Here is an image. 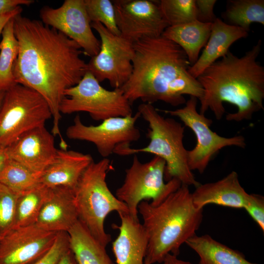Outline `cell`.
<instances>
[{
  "label": "cell",
  "mask_w": 264,
  "mask_h": 264,
  "mask_svg": "<svg viewBox=\"0 0 264 264\" xmlns=\"http://www.w3.org/2000/svg\"><path fill=\"white\" fill-rule=\"evenodd\" d=\"M19 52L13 73L16 83L41 95L51 110V133L67 146L60 130V106L65 91L77 85L88 71L84 53L74 41L41 21L19 14L13 18Z\"/></svg>",
  "instance_id": "obj_1"
},
{
  "label": "cell",
  "mask_w": 264,
  "mask_h": 264,
  "mask_svg": "<svg viewBox=\"0 0 264 264\" xmlns=\"http://www.w3.org/2000/svg\"><path fill=\"white\" fill-rule=\"evenodd\" d=\"M133 45L132 72L120 88L132 104L140 100L177 107L186 103L184 95L202 96V87L188 72L191 65L186 54L175 43L161 35L142 38Z\"/></svg>",
  "instance_id": "obj_2"
},
{
  "label": "cell",
  "mask_w": 264,
  "mask_h": 264,
  "mask_svg": "<svg viewBox=\"0 0 264 264\" xmlns=\"http://www.w3.org/2000/svg\"><path fill=\"white\" fill-rule=\"evenodd\" d=\"M262 42L257 43L238 57L230 50L207 67L197 78L203 89L200 101V113L210 110L218 120L228 102L238 110L226 115L227 121L250 120L253 114L264 110V67L257 60Z\"/></svg>",
  "instance_id": "obj_3"
},
{
  "label": "cell",
  "mask_w": 264,
  "mask_h": 264,
  "mask_svg": "<svg viewBox=\"0 0 264 264\" xmlns=\"http://www.w3.org/2000/svg\"><path fill=\"white\" fill-rule=\"evenodd\" d=\"M138 212L148 238L144 264H160L169 254L177 256L203 219V209L195 206L189 186L184 184L157 206L141 201Z\"/></svg>",
  "instance_id": "obj_4"
},
{
  "label": "cell",
  "mask_w": 264,
  "mask_h": 264,
  "mask_svg": "<svg viewBox=\"0 0 264 264\" xmlns=\"http://www.w3.org/2000/svg\"><path fill=\"white\" fill-rule=\"evenodd\" d=\"M138 111L149 125L148 145L137 149L131 148L129 144L123 145L117 147L113 153L121 156L140 153L154 154L165 161L164 179L168 181L176 178L182 184L198 187L200 183L196 180L189 167L188 150L183 142L185 126L173 118L160 115L152 104H140Z\"/></svg>",
  "instance_id": "obj_5"
},
{
  "label": "cell",
  "mask_w": 264,
  "mask_h": 264,
  "mask_svg": "<svg viewBox=\"0 0 264 264\" xmlns=\"http://www.w3.org/2000/svg\"><path fill=\"white\" fill-rule=\"evenodd\" d=\"M112 170V163L108 158L97 162L93 161L74 190L79 220L105 247L111 241L104 228L107 216L113 211L129 214L126 205L113 195L108 186L107 175Z\"/></svg>",
  "instance_id": "obj_6"
},
{
  "label": "cell",
  "mask_w": 264,
  "mask_h": 264,
  "mask_svg": "<svg viewBox=\"0 0 264 264\" xmlns=\"http://www.w3.org/2000/svg\"><path fill=\"white\" fill-rule=\"evenodd\" d=\"M51 118L49 107L41 95L15 83L5 91L0 108V146L8 147L25 133L45 126Z\"/></svg>",
  "instance_id": "obj_7"
},
{
  "label": "cell",
  "mask_w": 264,
  "mask_h": 264,
  "mask_svg": "<svg viewBox=\"0 0 264 264\" xmlns=\"http://www.w3.org/2000/svg\"><path fill=\"white\" fill-rule=\"evenodd\" d=\"M134 155L131 165L125 170L123 184L116 190L115 196L126 205L130 216L138 220V206L141 201L151 199V204L157 206L182 184L176 178L165 183L166 163L162 158L154 155L143 163Z\"/></svg>",
  "instance_id": "obj_8"
},
{
  "label": "cell",
  "mask_w": 264,
  "mask_h": 264,
  "mask_svg": "<svg viewBox=\"0 0 264 264\" xmlns=\"http://www.w3.org/2000/svg\"><path fill=\"white\" fill-rule=\"evenodd\" d=\"M60 111L63 114L87 112L98 121L132 114V104L120 88L106 89L88 71L77 85L65 91Z\"/></svg>",
  "instance_id": "obj_9"
},
{
  "label": "cell",
  "mask_w": 264,
  "mask_h": 264,
  "mask_svg": "<svg viewBox=\"0 0 264 264\" xmlns=\"http://www.w3.org/2000/svg\"><path fill=\"white\" fill-rule=\"evenodd\" d=\"M197 103L196 97L190 96L184 107L162 111L179 118L195 134L197 144L192 150L187 151L188 164L192 171L197 170L202 174L212 157L220 149L232 146L245 148L246 143L242 135L225 137L212 131L210 128L212 120L198 112Z\"/></svg>",
  "instance_id": "obj_10"
},
{
  "label": "cell",
  "mask_w": 264,
  "mask_h": 264,
  "mask_svg": "<svg viewBox=\"0 0 264 264\" xmlns=\"http://www.w3.org/2000/svg\"><path fill=\"white\" fill-rule=\"evenodd\" d=\"M91 26L100 37V47L87 63L88 71L99 83L108 80L114 89L120 88L132 72L133 43L121 35L112 33L100 23L91 22Z\"/></svg>",
  "instance_id": "obj_11"
},
{
  "label": "cell",
  "mask_w": 264,
  "mask_h": 264,
  "mask_svg": "<svg viewBox=\"0 0 264 264\" xmlns=\"http://www.w3.org/2000/svg\"><path fill=\"white\" fill-rule=\"evenodd\" d=\"M140 117L137 111L134 115L109 118L97 126H88L82 122L78 114L73 124L67 128L66 135L72 140L93 144L100 155L107 158L117 147L130 145L139 140L141 133L136 123Z\"/></svg>",
  "instance_id": "obj_12"
},
{
  "label": "cell",
  "mask_w": 264,
  "mask_h": 264,
  "mask_svg": "<svg viewBox=\"0 0 264 264\" xmlns=\"http://www.w3.org/2000/svg\"><path fill=\"white\" fill-rule=\"evenodd\" d=\"M40 16L44 24L75 42L84 54L92 57L99 52L100 42L92 30L84 0H66L57 8L44 6Z\"/></svg>",
  "instance_id": "obj_13"
},
{
  "label": "cell",
  "mask_w": 264,
  "mask_h": 264,
  "mask_svg": "<svg viewBox=\"0 0 264 264\" xmlns=\"http://www.w3.org/2000/svg\"><path fill=\"white\" fill-rule=\"evenodd\" d=\"M112 2L121 35L133 43L142 38L161 36L169 26L159 1L115 0Z\"/></svg>",
  "instance_id": "obj_14"
},
{
  "label": "cell",
  "mask_w": 264,
  "mask_h": 264,
  "mask_svg": "<svg viewBox=\"0 0 264 264\" xmlns=\"http://www.w3.org/2000/svg\"><path fill=\"white\" fill-rule=\"evenodd\" d=\"M57 234L36 223L11 228L0 235V264H33L50 249Z\"/></svg>",
  "instance_id": "obj_15"
},
{
  "label": "cell",
  "mask_w": 264,
  "mask_h": 264,
  "mask_svg": "<svg viewBox=\"0 0 264 264\" xmlns=\"http://www.w3.org/2000/svg\"><path fill=\"white\" fill-rule=\"evenodd\" d=\"M6 151L8 158L40 176L53 161L57 149L54 136L43 126L22 134Z\"/></svg>",
  "instance_id": "obj_16"
},
{
  "label": "cell",
  "mask_w": 264,
  "mask_h": 264,
  "mask_svg": "<svg viewBox=\"0 0 264 264\" xmlns=\"http://www.w3.org/2000/svg\"><path fill=\"white\" fill-rule=\"evenodd\" d=\"M48 189L36 224L48 231L67 232L79 220L74 190L65 187Z\"/></svg>",
  "instance_id": "obj_17"
},
{
  "label": "cell",
  "mask_w": 264,
  "mask_h": 264,
  "mask_svg": "<svg viewBox=\"0 0 264 264\" xmlns=\"http://www.w3.org/2000/svg\"><path fill=\"white\" fill-rule=\"evenodd\" d=\"M93 161L89 154L57 149L52 162L40 175V183L48 188L65 187L74 190L82 175Z\"/></svg>",
  "instance_id": "obj_18"
},
{
  "label": "cell",
  "mask_w": 264,
  "mask_h": 264,
  "mask_svg": "<svg viewBox=\"0 0 264 264\" xmlns=\"http://www.w3.org/2000/svg\"><path fill=\"white\" fill-rule=\"evenodd\" d=\"M119 233L112 242V251L117 264H144L148 238L142 224L128 213H119Z\"/></svg>",
  "instance_id": "obj_19"
},
{
  "label": "cell",
  "mask_w": 264,
  "mask_h": 264,
  "mask_svg": "<svg viewBox=\"0 0 264 264\" xmlns=\"http://www.w3.org/2000/svg\"><path fill=\"white\" fill-rule=\"evenodd\" d=\"M248 195L235 171L217 181L200 184L192 193L193 202L198 209L209 204L243 208Z\"/></svg>",
  "instance_id": "obj_20"
},
{
  "label": "cell",
  "mask_w": 264,
  "mask_h": 264,
  "mask_svg": "<svg viewBox=\"0 0 264 264\" xmlns=\"http://www.w3.org/2000/svg\"><path fill=\"white\" fill-rule=\"evenodd\" d=\"M243 28L228 24L217 18L212 23L209 39L197 62L191 66L188 72L197 79L207 67L229 51L235 42L248 36Z\"/></svg>",
  "instance_id": "obj_21"
},
{
  "label": "cell",
  "mask_w": 264,
  "mask_h": 264,
  "mask_svg": "<svg viewBox=\"0 0 264 264\" xmlns=\"http://www.w3.org/2000/svg\"><path fill=\"white\" fill-rule=\"evenodd\" d=\"M212 23L197 20L175 26H168L162 35L179 45L186 54L191 65L199 56L200 50L209 39Z\"/></svg>",
  "instance_id": "obj_22"
},
{
  "label": "cell",
  "mask_w": 264,
  "mask_h": 264,
  "mask_svg": "<svg viewBox=\"0 0 264 264\" xmlns=\"http://www.w3.org/2000/svg\"><path fill=\"white\" fill-rule=\"evenodd\" d=\"M70 249L77 264H114L106 247L79 220L67 232Z\"/></svg>",
  "instance_id": "obj_23"
},
{
  "label": "cell",
  "mask_w": 264,
  "mask_h": 264,
  "mask_svg": "<svg viewBox=\"0 0 264 264\" xmlns=\"http://www.w3.org/2000/svg\"><path fill=\"white\" fill-rule=\"evenodd\" d=\"M185 243L200 258L198 264H257L247 260L240 251L217 241L210 235H195Z\"/></svg>",
  "instance_id": "obj_24"
},
{
  "label": "cell",
  "mask_w": 264,
  "mask_h": 264,
  "mask_svg": "<svg viewBox=\"0 0 264 264\" xmlns=\"http://www.w3.org/2000/svg\"><path fill=\"white\" fill-rule=\"evenodd\" d=\"M225 23L250 30L252 23L264 25V0H229L221 14Z\"/></svg>",
  "instance_id": "obj_25"
},
{
  "label": "cell",
  "mask_w": 264,
  "mask_h": 264,
  "mask_svg": "<svg viewBox=\"0 0 264 264\" xmlns=\"http://www.w3.org/2000/svg\"><path fill=\"white\" fill-rule=\"evenodd\" d=\"M48 188L41 184L19 195L12 228L36 223L40 210L46 198Z\"/></svg>",
  "instance_id": "obj_26"
},
{
  "label": "cell",
  "mask_w": 264,
  "mask_h": 264,
  "mask_svg": "<svg viewBox=\"0 0 264 264\" xmlns=\"http://www.w3.org/2000/svg\"><path fill=\"white\" fill-rule=\"evenodd\" d=\"M13 18L4 26L0 42V88L5 90L16 83L13 69L19 52V44L14 34Z\"/></svg>",
  "instance_id": "obj_27"
},
{
  "label": "cell",
  "mask_w": 264,
  "mask_h": 264,
  "mask_svg": "<svg viewBox=\"0 0 264 264\" xmlns=\"http://www.w3.org/2000/svg\"><path fill=\"white\" fill-rule=\"evenodd\" d=\"M39 177V175L8 158L0 171V183L19 195L40 184Z\"/></svg>",
  "instance_id": "obj_28"
},
{
  "label": "cell",
  "mask_w": 264,
  "mask_h": 264,
  "mask_svg": "<svg viewBox=\"0 0 264 264\" xmlns=\"http://www.w3.org/2000/svg\"><path fill=\"white\" fill-rule=\"evenodd\" d=\"M159 4L169 26L197 20L195 0H161Z\"/></svg>",
  "instance_id": "obj_29"
},
{
  "label": "cell",
  "mask_w": 264,
  "mask_h": 264,
  "mask_svg": "<svg viewBox=\"0 0 264 264\" xmlns=\"http://www.w3.org/2000/svg\"><path fill=\"white\" fill-rule=\"evenodd\" d=\"M86 8L91 22H99L112 33L120 35L118 28L112 0H84Z\"/></svg>",
  "instance_id": "obj_30"
},
{
  "label": "cell",
  "mask_w": 264,
  "mask_h": 264,
  "mask_svg": "<svg viewBox=\"0 0 264 264\" xmlns=\"http://www.w3.org/2000/svg\"><path fill=\"white\" fill-rule=\"evenodd\" d=\"M19 195L0 183V234L10 229L13 225Z\"/></svg>",
  "instance_id": "obj_31"
},
{
  "label": "cell",
  "mask_w": 264,
  "mask_h": 264,
  "mask_svg": "<svg viewBox=\"0 0 264 264\" xmlns=\"http://www.w3.org/2000/svg\"><path fill=\"white\" fill-rule=\"evenodd\" d=\"M69 249L67 232H58L50 249L33 264H57L64 254Z\"/></svg>",
  "instance_id": "obj_32"
},
{
  "label": "cell",
  "mask_w": 264,
  "mask_h": 264,
  "mask_svg": "<svg viewBox=\"0 0 264 264\" xmlns=\"http://www.w3.org/2000/svg\"><path fill=\"white\" fill-rule=\"evenodd\" d=\"M243 208L264 231V198L255 194L248 195Z\"/></svg>",
  "instance_id": "obj_33"
},
{
  "label": "cell",
  "mask_w": 264,
  "mask_h": 264,
  "mask_svg": "<svg viewBox=\"0 0 264 264\" xmlns=\"http://www.w3.org/2000/svg\"><path fill=\"white\" fill-rule=\"evenodd\" d=\"M197 20L204 23H213L217 18L214 12L216 0H195Z\"/></svg>",
  "instance_id": "obj_34"
},
{
  "label": "cell",
  "mask_w": 264,
  "mask_h": 264,
  "mask_svg": "<svg viewBox=\"0 0 264 264\" xmlns=\"http://www.w3.org/2000/svg\"><path fill=\"white\" fill-rule=\"evenodd\" d=\"M33 0H0V16L11 12L22 5H29Z\"/></svg>",
  "instance_id": "obj_35"
},
{
  "label": "cell",
  "mask_w": 264,
  "mask_h": 264,
  "mask_svg": "<svg viewBox=\"0 0 264 264\" xmlns=\"http://www.w3.org/2000/svg\"><path fill=\"white\" fill-rule=\"evenodd\" d=\"M22 11V8L20 6L11 12L0 16V35L8 22L17 15L21 14Z\"/></svg>",
  "instance_id": "obj_36"
},
{
  "label": "cell",
  "mask_w": 264,
  "mask_h": 264,
  "mask_svg": "<svg viewBox=\"0 0 264 264\" xmlns=\"http://www.w3.org/2000/svg\"><path fill=\"white\" fill-rule=\"evenodd\" d=\"M193 264L190 262L180 260L177 256L169 254L160 264Z\"/></svg>",
  "instance_id": "obj_37"
},
{
  "label": "cell",
  "mask_w": 264,
  "mask_h": 264,
  "mask_svg": "<svg viewBox=\"0 0 264 264\" xmlns=\"http://www.w3.org/2000/svg\"><path fill=\"white\" fill-rule=\"evenodd\" d=\"M57 264H77L70 249L64 254Z\"/></svg>",
  "instance_id": "obj_38"
},
{
  "label": "cell",
  "mask_w": 264,
  "mask_h": 264,
  "mask_svg": "<svg viewBox=\"0 0 264 264\" xmlns=\"http://www.w3.org/2000/svg\"><path fill=\"white\" fill-rule=\"evenodd\" d=\"M7 159L6 148L0 146V171Z\"/></svg>",
  "instance_id": "obj_39"
},
{
  "label": "cell",
  "mask_w": 264,
  "mask_h": 264,
  "mask_svg": "<svg viewBox=\"0 0 264 264\" xmlns=\"http://www.w3.org/2000/svg\"><path fill=\"white\" fill-rule=\"evenodd\" d=\"M5 91L6 90L0 88V108L2 103Z\"/></svg>",
  "instance_id": "obj_40"
},
{
  "label": "cell",
  "mask_w": 264,
  "mask_h": 264,
  "mask_svg": "<svg viewBox=\"0 0 264 264\" xmlns=\"http://www.w3.org/2000/svg\"></svg>",
  "instance_id": "obj_41"
}]
</instances>
